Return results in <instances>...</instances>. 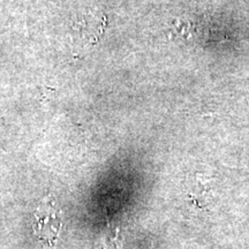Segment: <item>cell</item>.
<instances>
[{"mask_svg":"<svg viewBox=\"0 0 249 249\" xmlns=\"http://www.w3.org/2000/svg\"><path fill=\"white\" fill-rule=\"evenodd\" d=\"M62 227V211L53 197L48 196L34 213L33 232L44 247L54 248Z\"/></svg>","mask_w":249,"mask_h":249,"instance_id":"obj_1","label":"cell"},{"mask_svg":"<svg viewBox=\"0 0 249 249\" xmlns=\"http://www.w3.org/2000/svg\"><path fill=\"white\" fill-rule=\"evenodd\" d=\"M107 21L103 15L85 12L75 18L71 24V39L76 52L88 51L98 43Z\"/></svg>","mask_w":249,"mask_h":249,"instance_id":"obj_2","label":"cell"}]
</instances>
